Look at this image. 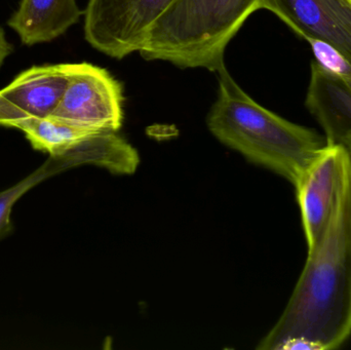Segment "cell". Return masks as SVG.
Returning a JSON list of instances; mask_svg holds the SVG:
<instances>
[{
	"label": "cell",
	"instance_id": "cell-1",
	"mask_svg": "<svg viewBox=\"0 0 351 350\" xmlns=\"http://www.w3.org/2000/svg\"><path fill=\"white\" fill-rule=\"evenodd\" d=\"M351 335V171L323 238L259 349L332 350Z\"/></svg>",
	"mask_w": 351,
	"mask_h": 350
},
{
	"label": "cell",
	"instance_id": "cell-12",
	"mask_svg": "<svg viewBox=\"0 0 351 350\" xmlns=\"http://www.w3.org/2000/svg\"><path fill=\"white\" fill-rule=\"evenodd\" d=\"M71 168H75V162L69 153L49 155L40 168H37L35 172L16 183L14 186L0 192V240L8 238L14 230V226L10 221V214L16 201L27 191L30 190L39 183Z\"/></svg>",
	"mask_w": 351,
	"mask_h": 350
},
{
	"label": "cell",
	"instance_id": "cell-8",
	"mask_svg": "<svg viewBox=\"0 0 351 350\" xmlns=\"http://www.w3.org/2000/svg\"><path fill=\"white\" fill-rule=\"evenodd\" d=\"M304 39H319L338 49L351 64V3L348 0H262Z\"/></svg>",
	"mask_w": 351,
	"mask_h": 350
},
{
	"label": "cell",
	"instance_id": "cell-5",
	"mask_svg": "<svg viewBox=\"0 0 351 350\" xmlns=\"http://www.w3.org/2000/svg\"><path fill=\"white\" fill-rule=\"evenodd\" d=\"M53 116L99 131L119 133L123 123L121 84L107 70L69 64V82Z\"/></svg>",
	"mask_w": 351,
	"mask_h": 350
},
{
	"label": "cell",
	"instance_id": "cell-11",
	"mask_svg": "<svg viewBox=\"0 0 351 350\" xmlns=\"http://www.w3.org/2000/svg\"><path fill=\"white\" fill-rule=\"evenodd\" d=\"M16 129L25 134L34 149L49 155L66 153L90 136L104 132L76 125L53 115L29 119L20 123Z\"/></svg>",
	"mask_w": 351,
	"mask_h": 350
},
{
	"label": "cell",
	"instance_id": "cell-9",
	"mask_svg": "<svg viewBox=\"0 0 351 350\" xmlns=\"http://www.w3.org/2000/svg\"><path fill=\"white\" fill-rule=\"evenodd\" d=\"M305 104L323 127L327 143L350 141L351 78L330 73L313 62Z\"/></svg>",
	"mask_w": 351,
	"mask_h": 350
},
{
	"label": "cell",
	"instance_id": "cell-14",
	"mask_svg": "<svg viewBox=\"0 0 351 350\" xmlns=\"http://www.w3.org/2000/svg\"><path fill=\"white\" fill-rule=\"evenodd\" d=\"M12 47L5 37L3 29L0 27V67L3 64L4 60L12 53Z\"/></svg>",
	"mask_w": 351,
	"mask_h": 350
},
{
	"label": "cell",
	"instance_id": "cell-6",
	"mask_svg": "<svg viewBox=\"0 0 351 350\" xmlns=\"http://www.w3.org/2000/svg\"><path fill=\"white\" fill-rule=\"evenodd\" d=\"M350 171L348 148L327 143L294 185L308 251L327 230Z\"/></svg>",
	"mask_w": 351,
	"mask_h": 350
},
{
	"label": "cell",
	"instance_id": "cell-4",
	"mask_svg": "<svg viewBox=\"0 0 351 350\" xmlns=\"http://www.w3.org/2000/svg\"><path fill=\"white\" fill-rule=\"evenodd\" d=\"M173 0H88L84 37L93 47L121 60L139 51L156 18Z\"/></svg>",
	"mask_w": 351,
	"mask_h": 350
},
{
	"label": "cell",
	"instance_id": "cell-16",
	"mask_svg": "<svg viewBox=\"0 0 351 350\" xmlns=\"http://www.w3.org/2000/svg\"><path fill=\"white\" fill-rule=\"evenodd\" d=\"M348 1H350V3H351V0H348Z\"/></svg>",
	"mask_w": 351,
	"mask_h": 350
},
{
	"label": "cell",
	"instance_id": "cell-13",
	"mask_svg": "<svg viewBox=\"0 0 351 350\" xmlns=\"http://www.w3.org/2000/svg\"><path fill=\"white\" fill-rule=\"evenodd\" d=\"M315 62L326 71L341 77L351 78V64L339 51L330 43L319 39H307Z\"/></svg>",
	"mask_w": 351,
	"mask_h": 350
},
{
	"label": "cell",
	"instance_id": "cell-3",
	"mask_svg": "<svg viewBox=\"0 0 351 350\" xmlns=\"http://www.w3.org/2000/svg\"><path fill=\"white\" fill-rule=\"evenodd\" d=\"M262 0H173L156 18L140 47L148 61L180 68L225 67L227 45Z\"/></svg>",
	"mask_w": 351,
	"mask_h": 350
},
{
	"label": "cell",
	"instance_id": "cell-7",
	"mask_svg": "<svg viewBox=\"0 0 351 350\" xmlns=\"http://www.w3.org/2000/svg\"><path fill=\"white\" fill-rule=\"evenodd\" d=\"M69 82V64L34 66L0 90V125L20 123L53 114Z\"/></svg>",
	"mask_w": 351,
	"mask_h": 350
},
{
	"label": "cell",
	"instance_id": "cell-15",
	"mask_svg": "<svg viewBox=\"0 0 351 350\" xmlns=\"http://www.w3.org/2000/svg\"><path fill=\"white\" fill-rule=\"evenodd\" d=\"M342 145H346V147L348 148V150H350V152L351 154V140H350V141L346 142V144H342Z\"/></svg>",
	"mask_w": 351,
	"mask_h": 350
},
{
	"label": "cell",
	"instance_id": "cell-10",
	"mask_svg": "<svg viewBox=\"0 0 351 350\" xmlns=\"http://www.w3.org/2000/svg\"><path fill=\"white\" fill-rule=\"evenodd\" d=\"M82 14L76 0H21L8 26L24 45H38L63 35Z\"/></svg>",
	"mask_w": 351,
	"mask_h": 350
},
{
	"label": "cell",
	"instance_id": "cell-2",
	"mask_svg": "<svg viewBox=\"0 0 351 350\" xmlns=\"http://www.w3.org/2000/svg\"><path fill=\"white\" fill-rule=\"evenodd\" d=\"M218 73L219 92L206 118L223 145L293 185L327 145L326 138L264 108L245 94L226 67Z\"/></svg>",
	"mask_w": 351,
	"mask_h": 350
}]
</instances>
